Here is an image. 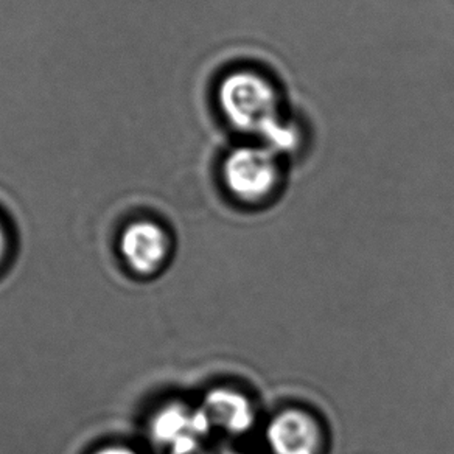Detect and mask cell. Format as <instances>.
<instances>
[{
    "label": "cell",
    "instance_id": "6",
    "mask_svg": "<svg viewBox=\"0 0 454 454\" xmlns=\"http://www.w3.org/2000/svg\"><path fill=\"white\" fill-rule=\"evenodd\" d=\"M200 408L204 411L212 429H221L227 434H245L255 423V410L251 400L235 389L218 387L208 392Z\"/></svg>",
    "mask_w": 454,
    "mask_h": 454
},
{
    "label": "cell",
    "instance_id": "5",
    "mask_svg": "<svg viewBox=\"0 0 454 454\" xmlns=\"http://www.w3.org/2000/svg\"><path fill=\"white\" fill-rule=\"evenodd\" d=\"M170 241L164 229L152 221H136L123 231L121 253L128 266L139 274L159 271L168 257Z\"/></svg>",
    "mask_w": 454,
    "mask_h": 454
},
{
    "label": "cell",
    "instance_id": "7",
    "mask_svg": "<svg viewBox=\"0 0 454 454\" xmlns=\"http://www.w3.org/2000/svg\"><path fill=\"white\" fill-rule=\"evenodd\" d=\"M95 454H137L131 448L127 447H106L101 448Z\"/></svg>",
    "mask_w": 454,
    "mask_h": 454
},
{
    "label": "cell",
    "instance_id": "1",
    "mask_svg": "<svg viewBox=\"0 0 454 454\" xmlns=\"http://www.w3.org/2000/svg\"><path fill=\"white\" fill-rule=\"evenodd\" d=\"M218 101L227 121L241 133L254 134L274 152L294 150L297 131L282 119L276 86L254 70H235L221 82Z\"/></svg>",
    "mask_w": 454,
    "mask_h": 454
},
{
    "label": "cell",
    "instance_id": "9",
    "mask_svg": "<svg viewBox=\"0 0 454 454\" xmlns=\"http://www.w3.org/2000/svg\"><path fill=\"white\" fill-rule=\"evenodd\" d=\"M216 454H245V453H239V451H221V453Z\"/></svg>",
    "mask_w": 454,
    "mask_h": 454
},
{
    "label": "cell",
    "instance_id": "4",
    "mask_svg": "<svg viewBox=\"0 0 454 454\" xmlns=\"http://www.w3.org/2000/svg\"><path fill=\"white\" fill-rule=\"evenodd\" d=\"M272 454H319L324 434L315 416L302 410H285L266 428Z\"/></svg>",
    "mask_w": 454,
    "mask_h": 454
},
{
    "label": "cell",
    "instance_id": "8",
    "mask_svg": "<svg viewBox=\"0 0 454 454\" xmlns=\"http://www.w3.org/2000/svg\"><path fill=\"white\" fill-rule=\"evenodd\" d=\"M7 249V240H5V234H4V229L0 226V262L4 259V254Z\"/></svg>",
    "mask_w": 454,
    "mask_h": 454
},
{
    "label": "cell",
    "instance_id": "3",
    "mask_svg": "<svg viewBox=\"0 0 454 454\" xmlns=\"http://www.w3.org/2000/svg\"><path fill=\"white\" fill-rule=\"evenodd\" d=\"M150 429L153 439L168 448L171 454H195L212 427L201 408L170 404L159 411Z\"/></svg>",
    "mask_w": 454,
    "mask_h": 454
},
{
    "label": "cell",
    "instance_id": "2",
    "mask_svg": "<svg viewBox=\"0 0 454 454\" xmlns=\"http://www.w3.org/2000/svg\"><path fill=\"white\" fill-rule=\"evenodd\" d=\"M278 153L266 145H241L227 154L223 179L227 190L247 204L271 196L282 177Z\"/></svg>",
    "mask_w": 454,
    "mask_h": 454
}]
</instances>
